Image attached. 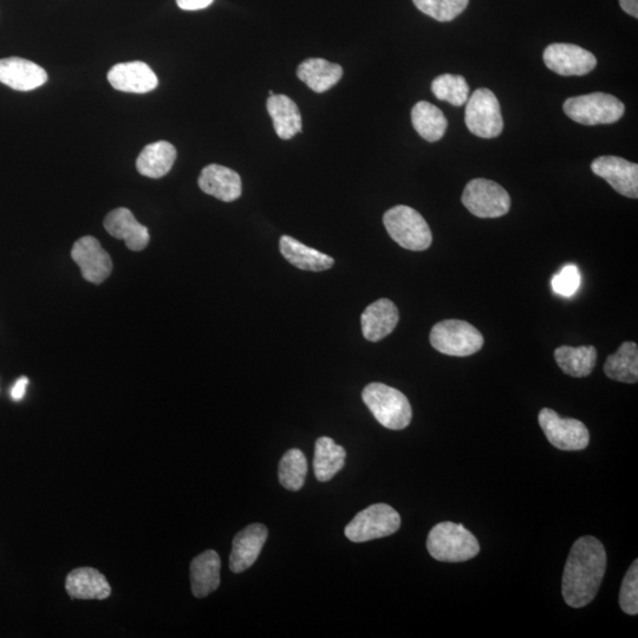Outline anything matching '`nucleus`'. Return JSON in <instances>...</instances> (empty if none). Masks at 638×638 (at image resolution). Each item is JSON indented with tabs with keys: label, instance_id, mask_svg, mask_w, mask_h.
<instances>
[{
	"label": "nucleus",
	"instance_id": "5",
	"mask_svg": "<svg viewBox=\"0 0 638 638\" xmlns=\"http://www.w3.org/2000/svg\"><path fill=\"white\" fill-rule=\"evenodd\" d=\"M563 109L569 119L584 126L611 125L626 113V107L617 97L604 93L571 97Z\"/></svg>",
	"mask_w": 638,
	"mask_h": 638
},
{
	"label": "nucleus",
	"instance_id": "36",
	"mask_svg": "<svg viewBox=\"0 0 638 638\" xmlns=\"http://www.w3.org/2000/svg\"><path fill=\"white\" fill-rule=\"evenodd\" d=\"M28 386H29L28 377H25V376L21 377V379H19L15 383V386H13L11 390L12 399L17 402L23 400V397L25 396V393H26V388H28Z\"/></svg>",
	"mask_w": 638,
	"mask_h": 638
},
{
	"label": "nucleus",
	"instance_id": "35",
	"mask_svg": "<svg viewBox=\"0 0 638 638\" xmlns=\"http://www.w3.org/2000/svg\"><path fill=\"white\" fill-rule=\"evenodd\" d=\"M213 2L214 0H177L179 8L185 11L204 10Z\"/></svg>",
	"mask_w": 638,
	"mask_h": 638
},
{
	"label": "nucleus",
	"instance_id": "22",
	"mask_svg": "<svg viewBox=\"0 0 638 638\" xmlns=\"http://www.w3.org/2000/svg\"><path fill=\"white\" fill-rule=\"evenodd\" d=\"M177 160V149L167 141H158L143 148L136 168L143 177L160 179L171 171Z\"/></svg>",
	"mask_w": 638,
	"mask_h": 638
},
{
	"label": "nucleus",
	"instance_id": "20",
	"mask_svg": "<svg viewBox=\"0 0 638 638\" xmlns=\"http://www.w3.org/2000/svg\"><path fill=\"white\" fill-rule=\"evenodd\" d=\"M65 590L76 600H107L112 588L107 578L93 568H78L71 571L65 581Z\"/></svg>",
	"mask_w": 638,
	"mask_h": 638
},
{
	"label": "nucleus",
	"instance_id": "24",
	"mask_svg": "<svg viewBox=\"0 0 638 638\" xmlns=\"http://www.w3.org/2000/svg\"><path fill=\"white\" fill-rule=\"evenodd\" d=\"M279 247H281L283 257L299 270L319 272L329 270L335 264L334 258L324 255V253L312 249V247L304 245L290 236H283Z\"/></svg>",
	"mask_w": 638,
	"mask_h": 638
},
{
	"label": "nucleus",
	"instance_id": "31",
	"mask_svg": "<svg viewBox=\"0 0 638 638\" xmlns=\"http://www.w3.org/2000/svg\"><path fill=\"white\" fill-rule=\"evenodd\" d=\"M436 99L451 103L454 107H462L470 99V86L465 77L445 74L436 77L432 84Z\"/></svg>",
	"mask_w": 638,
	"mask_h": 638
},
{
	"label": "nucleus",
	"instance_id": "8",
	"mask_svg": "<svg viewBox=\"0 0 638 638\" xmlns=\"http://www.w3.org/2000/svg\"><path fill=\"white\" fill-rule=\"evenodd\" d=\"M461 201L473 216L483 219L504 217L511 208L510 194L497 182L487 179L468 182Z\"/></svg>",
	"mask_w": 638,
	"mask_h": 638
},
{
	"label": "nucleus",
	"instance_id": "25",
	"mask_svg": "<svg viewBox=\"0 0 638 638\" xmlns=\"http://www.w3.org/2000/svg\"><path fill=\"white\" fill-rule=\"evenodd\" d=\"M297 76L311 90L321 94L340 82L343 69L341 65L322 60V58H310L299 65Z\"/></svg>",
	"mask_w": 638,
	"mask_h": 638
},
{
	"label": "nucleus",
	"instance_id": "11",
	"mask_svg": "<svg viewBox=\"0 0 638 638\" xmlns=\"http://www.w3.org/2000/svg\"><path fill=\"white\" fill-rule=\"evenodd\" d=\"M543 60L553 73L562 76H584L597 67V58L578 45L555 43L545 49Z\"/></svg>",
	"mask_w": 638,
	"mask_h": 638
},
{
	"label": "nucleus",
	"instance_id": "27",
	"mask_svg": "<svg viewBox=\"0 0 638 638\" xmlns=\"http://www.w3.org/2000/svg\"><path fill=\"white\" fill-rule=\"evenodd\" d=\"M347 452L345 449L337 445L336 442L328 436H322L316 441L314 471L317 480L321 483H327L342 470L345 465Z\"/></svg>",
	"mask_w": 638,
	"mask_h": 638
},
{
	"label": "nucleus",
	"instance_id": "2",
	"mask_svg": "<svg viewBox=\"0 0 638 638\" xmlns=\"http://www.w3.org/2000/svg\"><path fill=\"white\" fill-rule=\"evenodd\" d=\"M427 549L436 561L461 563L478 556L480 545L464 525L445 522L435 525L429 532Z\"/></svg>",
	"mask_w": 638,
	"mask_h": 638
},
{
	"label": "nucleus",
	"instance_id": "10",
	"mask_svg": "<svg viewBox=\"0 0 638 638\" xmlns=\"http://www.w3.org/2000/svg\"><path fill=\"white\" fill-rule=\"evenodd\" d=\"M546 439L561 451H582L589 446L587 426L576 419H562L555 410L543 408L538 415Z\"/></svg>",
	"mask_w": 638,
	"mask_h": 638
},
{
	"label": "nucleus",
	"instance_id": "28",
	"mask_svg": "<svg viewBox=\"0 0 638 638\" xmlns=\"http://www.w3.org/2000/svg\"><path fill=\"white\" fill-rule=\"evenodd\" d=\"M414 129L428 142H436L444 138L448 126L444 113L434 104L421 101L412 110Z\"/></svg>",
	"mask_w": 638,
	"mask_h": 638
},
{
	"label": "nucleus",
	"instance_id": "38",
	"mask_svg": "<svg viewBox=\"0 0 638 638\" xmlns=\"http://www.w3.org/2000/svg\"><path fill=\"white\" fill-rule=\"evenodd\" d=\"M269 95H270V96H273V95H275V93H273V91H272V90H270V91H269Z\"/></svg>",
	"mask_w": 638,
	"mask_h": 638
},
{
	"label": "nucleus",
	"instance_id": "34",
	"mask_svg": "<svg viewBox=\"0 0 638 638\" xmlns=\"http://www.w3.org/2000/svg\"><path fill=\"white\" fill-rule=\"evenodd\" d=\"M552 289L558 295L570 297L576 294L581 284V275L576 265H566L565 268L552 278Z\"/></svg>",
	"mask_w": 638,
	"mask_h": 638
},
{
	"label": "nucleus",
	"instance_id": "3",
	"mask_svg": "<svg viewBox=\"0 0 638 638\" xmlns=\"http://www.w3.org/2000/svg\"><path fill=\"white\" fill-rule=\"evenodd\" d=\"M362 399L383 427L401 431L412 421V406L400 390L383 383H370L364 388Z\"/></svg>",
	"mask_w": 638,
	"mask_h": 638
},
{
	"label": "nucleus",
	"instance_id": "19",
	"mask_svg": "<svg viewBox=\"0 0 638 638\" xmlns=\"http://www.w3.org/2000/svg\"><path fill=\"white\" fill-rule=\"evenodd\" d=\"M399 318V310L387 298L379 299V301L370 304L361 316L364 338L370 342L383 340L395 330Z\"/></svg>",
	"mask_w": 638,
	"mask_h": 638
},
{
	"label": "nucleus",
	"instance_id": "32",
	"mask_svg": "<svg viewBox=\"0 0 638 638\" xmlns=\"http://www.w3.org/2000/svg\"><path fill=\"white\" fill-rule=\"evenodd\" d=\"M425 15L438 22H451L464 12L470 0H413Z\"/></svg>",
	"mask_w": 638,
	"mask_h": 638
},
{
	"label": "nucleus",
	"instance_id": "29",
	"mask_svg": "<svg viewBox=\"0 0 638 638\" xmlns=\"http://www.w3.org/2000/svg\"><path fill=\"white\" fill-rule=\"evenodd\" d=\"M604 373L610 380L634 384L638 381V347L635 342H624L617 353L604 364Z\"/></svg>",
	"mask_w": 638,
	"mask_h": 638
},
{
	"label": "nucleus",
	"instance_id": "1",
	"mask_svg": "<svg viewBox=\"0 0 638 638\" xmlns=\"http://www.w3.org/2000/svg\"><path fill=\"white\" fill-rule=\"evenodd\" d=\"M607 570V552L595 537L576 540L566 562L562 592L571 608L587 607L600 590Z\"/></svg>",
	"mask_w": 638,
	"mask_h": 638
},
{
	"label": "nucleus",
	"instance_id": "13",
	"mask_svg": "<svg viewBox=\"0 0 638 638\" xmlns=\"http://www.w3.org/2000/svg\"><path fill=\"white\" fill-rule=\"evenodd\" d=\"M591 169L624 197L638 198V165L634 162L618 156H600L592 162Z\"/></svg>",
	"mask_w": 638,
	"mask_h": 638
},
{
	"label": "nucleus",
	"instance_id": "30",
	"mask_svg": "<svg viewBox=\"0 0 638 638\" xmlns=\"http://www.w3.org/2000/svg\"><path fill=\"white\" fill-rule=\"evenodd\" d=\"M279 481L286 490L299 491L308 474V461L299 449H290L279 464Z\"/></svg>",
	"mask_w": 638,
	"mask_h": 638
},
{
	"label": "nucleus",
	"instance_id": "26",
	"mask_svg": "<svg viewBox=\"0 0 638 638\" xmlns=\"http://www.w3.org/2000/svg\"><path fill=\"white\" fill-rule=\"evenodd\" d=\"M555 360L558 367L566 375L581 379V377H587L594 371L597 362V350L592 345H583V347L577 348L563 345V347L556 349Z\"/></svg>",
	"mask_w": 638,
	"mask_h": 638
},
{
	"label": "nucleus",
	"instance_id": "6",
	"mask_svg": "<svg viewBox=\"0 0 638 638\" xmlns=\"http://www.w3.org/2000/svg\"><path fill=\"white\" fill-rule=\"evenodd\" d=\"M431 344L439 353L454 357L477 354L484 347V336L472 324L458 319H447L435 324Z\"/></svg>",
	"mask_w": 638,
	"mask_h": 638
},
{
	"label": "nucleus",
	"instance_id": "16",
	"mask_svg": "<svg viewBox=\"0 0 638 638\" xmlns=\"http://www.w3.org/2000/svg\"><path fill=\"white\" fill-rule=\"evenodd\" d=\"M47 81V71L34 62L19 57L0 60V83L13 90H35L44 86Z\"/></svg>",
	"mask_w": 638,
	"mask_h": 638
},
{
	"label": "nucleus",
	"instance_id": "37",
	"mask_svg": "<svg viewBox=\"0 0 638 638\" xmlns=\"http://www.w3.org/2000/svg\"><path fill=\"white\" fill-rule=\"evenodd\" d=\"M620 5L628 15L638 18V0H620Z\"/></svg>",
	"mask_w": 638,
	"mask_h": 638
},
{
	"label": "nucleus",
	"instance_id": "9",
	"mask_svg": "<svg viewBox=\"0 0 638 638\" xmlns=\"http://www.w3.org/2000/svg\"><path fill=\"white\" fill-rule=\"evenodd\" d=\"M465 122L470 132L483 139H494L503 133L504 121L497 96L480 88L466 102Z\"/></svg>",
	"mask_w": 638,
	"mask_h": 638
},
{
	"label": "nucleus",
	"instance_id": "15",
	"mask_svg": "<svg viewBox=\"0 0 638 638\" xmlns=\"http://www.w3.org/2000/svg\"><path fill=\"white\" fill-rule=\"evenodd\" d=\"M268 536L266 526L252 524L234 537L230 556V569L234 574H242L256 563Z\"/></svg>",
	"mask_w": 638,
	"mask_h": 638
},
{
	"label": "nucleus",
	"instance_id": "4",
	"mask_svg": "<svg viewBox=\"0 0 638 638\" xmlns=\"http://www.w3.org/2000/svg\"><path fill=\"white\" fill-rule=\"evenodd\" d=\"M383 224L395 243L409 251H425L433 234L425 218L409 206H395L384 213Z\"/></svg>",
	"mask_w": 638,
	"mask_h": 638
},
{
	"label": "nucleus",
	"instance_id": "33",
	"mask_svg": "<svg viewBox=\"0 0 638 638\" xmlns=\"http://www.w3.org/2000/svg\"><path fill=\"white\" fill-rule=\"evenodd\" d=\"M620 605L624 613L635 616L638 614V561H635L622 582Z\"/></svg>",
	"mask_w": 638,
	"mask_h": 638
},
{
	"label": "nucleus",
	"instance_id": "21",
	"mask_svg": "<svg viewBox=\"0 0 638 638\" xmlns=\"http://www.w3.org/2000/svg\"><path fill=\"white\" fill-rule=\"evenodd\" d=\"M221 561L218 553L205 551L191 563V585L195 597L205 598L220 585Z\"/></svg>",
	"mask_w": 638,
	"mask_h": 638
},
{
	"label": "nucleus",
	"instance_id": "17",
	"mask_svg": "<svg viewBox=\"0 0 638 638\" xmlns=\"http://www.w3.org/2000/svg\"><path fill=\"white\" fill-rule=\"evenodd\" d=\"M104 229L110 236L123 240L130 251L145 250L149 244V231L135 219L128 208H116L104 219Z\"/></svg>",
	"mask_w": 638,
	"mask_h": 638
},
{
	"label": "nucleus",
	"instance_id": "18",
	"mask_svg": "<svg viewBox=\"0 0 638 638\" xmlns=\"http://www.w3.org/2000/svg\"><path fill=\"white\" fill-rule=\"evenodd\" d=\"M201 191L225 203L240 198L243 192L242 179L233 169L220 165H210L201 171L199 177Z\"/></svg>",
	"mask_w": 638,
	"mask_h": 638
},
{
	"label": "nucleus",
	"instance_id": "23",
	"mask_svg": "<svg viewBox=\"0 0 638 638\" xmlns=\"http://www.w3.org/2000/svg\"><path fill=\"white\" fill-rule=\"evenodd\" d=\"M268 112L273 121L276 133L282 140H290L302 133V115L297 104L285 95L270 96Z\"/></svg>",
	"mask_w": 638,
	"mask_h": 638
},
{
	"label": "nucleus",
	"instance_id": "14",
	"mask_svg": "<svg viewBox=\"0 0 638 638\" xmlns=\"http://www.w3.org/2000/svg\"><path fill=\"white\" fill-rule=\"evenodd\" d=\"M108 81L123 93L147 94L159 86L158 76L145 62L135 61L114 65L108 73Z\"/></svg>",
	"mask_w": 638,
	"mask_h": 638
},
{
	"label": "nucleus",
	"instance_id": "7",
	"mask_svg": "<svg viewBox=\"0 0 638 638\" xmlns=\"http://www.w3.org/2000/svg\"><path fill=\"white\" fill-rule=\"evenodd\" d=\"M401 526V517L392 506L375 504L361 511L345 527V536L351 542L364 543L394 535Z\"/></svg>",
	"mask_w": 638,
	"mask_h": 638
},
{
	"label": "nucleus",
	"instance_id": "12",
	"mask_svg": "<svg viewBox=\"0 0 638 638\" xmlns=\"http://www.w3.org/2000/svg\"><path fill=\"white\" fill-rule=\"evenodd\" d=\"M71 258L80 266L83 278L93 284H102L113 271L112 258L94 237L77 240L71 250Z\"/></svg>",
	"mask_w": 638,
	"mask_h": 638
}]
</instances>
